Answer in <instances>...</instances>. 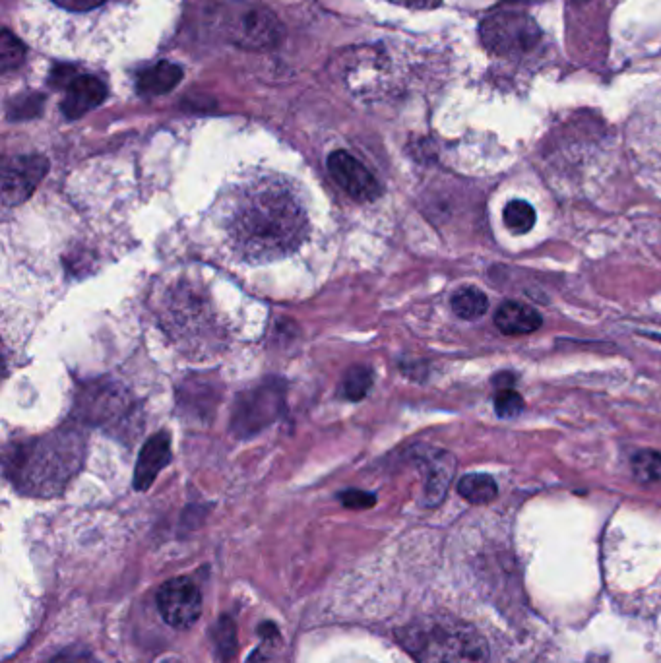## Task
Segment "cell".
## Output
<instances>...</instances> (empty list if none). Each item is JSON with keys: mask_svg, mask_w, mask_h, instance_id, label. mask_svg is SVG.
<instances>
[{"mask_svg": "<svg viewBox=\"0 0 661 663\" xmlns=\"http://www.w3.org/2000/svg\"><path fill=\"white\" fill-rule=\"evenodd\" d=\"M658 340H661V336H660V338H658Z\"/></svg>", "mask_w": 661, "mask_h": 663, "instance_id": "4dcf8cb0", "label": "cell"}, {"mask_svg": "<svg viewBox=\"0 0 661 663\" xmlns=\"http://www.w3.org/2000/svg\"><path fill=\"white\" fill-rule=\"evenodd\" d=\"M632 472L642 483H661V454L656 450H640L632 458Z\"/></svg>", "mask_w": 661, "mask_h": 663, "instance_id": "7402d4cb", "label": "cell"}, {"mask_svg": "<svg viewBox=\"0 0 661 663\" xmlns=\"http://www.w3.org/2000/svg\"><path fill=\"white\" fill-rule=\"evenodd\" d=\"M86 441L76 429H59L32 442L12 444L4 470L12 483L32 497H55L78 474Z\"/></svg>", "mask_w": 661, "mask_h": 663, "instance_id": "7a4b0ae2", "label": "cell"}, {"mask_svg": "<svg viewBox=\"0 0 661 663\" xmlns=\"http://www.w3.org/2000/svg\"><path fill=\"white\" fill-rule=\"evenodd\" d=\"M212 640L223 663L229 662L237 652V625L231 617L223 615L212 629Z\"/></svg>", "mask_w": 661, "mask_h": 663, "instance_id": "ffe728a7", "label": "cell"}, {"mask_svg": "<svg viewBox=\"0 0 661 663\" xmlns=\"http://www.w3.org/2000/svg\"><path fill=\"white\" fill-rule=\"evenodd\" d=\"M427 481H425V503L429 506H437L446 497V491L450 487V481L456 470V460L448 452H431L421 458Z\"/></svg>", "mask_w": 661, "mask_h": 663, "instance_id": "5bb4252c", "label": "cell"}, {"mask_svg": "<svg viewBox=\"0 0 661 663\" xmlns=\"http://www.w3.org/2000/svg\"><path fill=\"white\" fill-rule=\"evenodd\" d=\"M495 410H497V415L504 419L516 417L524 410V398L518 392H514L512 388H501L495 396Z\"/></svg>", "mask_w": 661, "mask_h": 663, "instance_id": "cb8c5ba5", "label": "cell"}, {"mask_svg": "<svg viewBox=\"0 0 661 663\" xmlns=\"http://www.w3.org/2000/svg\"><path fill=\"white\" fill-rule=\"evenodd\" d=\"M458 493L472 505H487L497 499L499 489L491 475L468 474L458 481Z\"/></svg>", "mask_w": 661, "mask_h": 663, "instance_id": "e0dca14e", "label": "cell"}, {"mask_svg": "<svg viewBox=\"0 0 661 663\" xmlns=\"http://www.w3.org/2000/svg\"><path fill=\"white\" fill-rule=\"evenodd\" d=\"M171 462V437L165 431H159L144 442L136 470H134V489L148 491L156 481L159 472Z\"/></svg>", "mask_w": 661, "mask_h": 663, "instance_id": "7c38bea8", "label": "cell"}, {"mask_svg": "<svg viewBox=\"0 0 661 663\" xmlns=\"http://www.w3.org/2000/svg\"><path fill=\"white\" fill-rule=\"evenodd\" d=\"M328 171L334 181L357 202H373L382 194V187L375 175L359 159L344 150L330 154Z\"/></svg>", "mask_w": 661, "mask_h": 663, "instance_id": "30bf717a", "label": "cell"}, {"mask_svg": "<svg viewBox=\"0 0 661 663\" xmlns=\"http://www.w3.org/2000/svg\"><path fill=\"white\" fill-rule=\"evenodd\" d=\"M479 35L491 55L508 59L534 51L541 41L536 20L522 12H495L487 16L479 26Z\"/></svg>", "mask_w": 661, "mask_h": 663, "instance_id": "5b68a950", "label": "cell"}, {"mask_svg": "<svg viewBox=\"0 0 661 663\" xmlns=\"http://www.w3.org/2000/svg\"><path fill=\"white\" fill-rule=\"evenodd\" d=\"M41 113V97L28 95L26 101H16L10 109V119H32Z\"/></svg>", "mask_w": 661, "mask_h": 663, "instance_id": "d4e9b609", "label": "cell"}, {"mask_svg": "<svg viewBox=\"0 0 661 663\" xmlns=\"http://www.w3.org/2000/svg\"><path fill=\"white\" fill-rule=\"evenodd\" d=\"M76 417L94 427L115 429L128 423L134 413V402L125 388L111 380L88 384L76 398Z\"/></svg>", "mask_w": 661, "mask_h": 663, "instance_id": "8992f818", "label": "cell"}, {"mask_svg": "<svg viewBox=\"0 0 661 663\" xmlns=\"http://www.w3.org/2000/svg\"><path fill=\"white\" fill-rule=\"evenodd\" d=\"M541 324L543 320L536 309L518 301H506L495 315V326L506 336L534 334Z\"/></svg>", "mask_w": 661, "mask_h": 663, "instance_id": "9a60e30c", "label": "cell"}, {"mask_svg": "<svg viewBox=\"0 0 661 663\" xmlns=\"http://www.w3.org/2000/svg\"><path fill=\"white\" fill-rule=\"evenodd\" d=\"M24 61V45L8 32L2 30L0 37V70L6 74L14 68H18Z\"/></svg>", "mask_w": 661, "mask_h": 663, "instance_id": "603a6c76", "label": "cell"}, {"mask_svg": "<svg viewBox=\"0 0 661 663\" xmlns=\"http://www.w3.org/2000/svg\"><path fill=\"white\" fill-rule=\"evenodd\" d=\"M225 231L231 249L245 260L270 262L301 249L309 237V214L289 181L258 177L233 192Z\"/></svg>", "mask_w": 661, "mask_h": 663, "instance_id": "6da1fadb", "label": "cell"}, {"mask_svg": "<svg viewBox=\"0 0 661 663\" xmlns=\"http://www.w3.org/2000/svg\"><path fill=\"white\" fill-rule=\"evenodd\" d=\"M183 80V68L169 61H159L158 64L142 70L136 80V88L142 95H163L179 86Z\"/></svg>", "mask_w": 661, "mask_h": 663, "instance_id": "2e32d148", "label": "cell"}, {"mask_svg": "<svg viewBox=\"0 0 661 663\" xmlns=\"http://www.w3.org/2000/svg\"><path fill=\"white\" fill-rule=\"evenodd\" d=\"M49 663H95V658L82 648H68L63 650L61 654H57Z\"/></svg>", "mask_w": 661, "mask_h": 663, "instance_id": "4316f807", "label": "cell"}, {"mask_svg": "<svg viewBox=\"0 0 661 663\" xmlns=\"http://www.w3.org/2000/svg\"><path fill=\"white\" fill-rule=\"evenodd\" d=\"M390 2L410 10H433L441 4V0H390Z\"/></svg>", "mask_w": 661, "mask_h": 663, "instance_id": "f1b7e54d", "label": "cell"}, {"mask_svg": "<svg viewBox=\"0 0 661 663\" xmlns=\"http://www.w3.org/2000/svg\"><path fill=\"white\" fill-rule=\"evenodd\" d=\"M107 97V86L95 76H72L66 82V95L63 101L64 117L76 121L99 107Z\"/></svg>", "mask_w": 661, "mask_h": 663, "instance_id": "8fae6325", "label": "cell"}, {"mask_svg": "<svg viewBox=\"0 0 661 663\" xmlns=\"http://www.w3.org/2000/svg\"><path fill=\"white\" fill-rule=\"evenodd\" d=\"M417 663H487L489 648L470 625L452 619L417 621L396 632Z\"/></svg>", "mask_w": 661, "mask_h": 663, "instance_id": "3957f363", "label": "cell"}, {"mask_svg": "<svg viewBox=\"0 0 661 663\" xmlns=\"http://www.w3.org/2000/svg\"><path fill=\"white\" fill-rule=\"evenodd\" d=\"M503 218L504 225L516 235H524V233L532 231L537 220L534 206L526 200H510L504 206Z\"/></svg>", "mask_w": 661, "mask_h": 663, "instance_id": "d6986e66", "label": "cell"}, {"mask_svg": "<svg viewBox=\"0 0 661 663\" xmlns=\"http://www.w3.org/2000/svg\"><path fill=\"white\" fill-rule=\"evenodd\" d=\"M179 406L196 419H206L220 404V386L214 380L189 379L177 390Z\"/></svg>", "mask_w": 661, "mask_h": 663, "instance_id": "4fadbf2b", "label": "cell"}, {"mask_svg": "<svg viewBox=\"0 0 661 663\" xmlns=\"http://www.w3.org/2000/svg\"><path fill=\"white\" fill-rule=\"evenodd\" d=\"M49 171L43 156H16L4 163L2 171V206L12 208L26 202L41 185Z\"/></svg>", "mask_w": 661, "mask_h": 663, "instance_id": "9c48e42d", "label": "cell"}, {"mask_svg": "<svg viewBox=\"0 0 661 663\" xmlns=\"http://www.w3.org/2000/svg\"><path fill=\"white\" fill-rule=\"evenodd\" d=\"M53 2L70 12H88V10L101 6L105 0H53Z\"/></svg>", "mask_w": 661, "mask_h": 663, "instance_id": "83f0119b", "label": "cell"}, {"mask_svg": "<svg viewBox=\"0 0 661 663\" xmlns=\"http://www.w3.org/2000/svg\"><path fill=\"white\" fill-rule=\"evenodd\" d=\"M247 663H274L272 662V656H270V648H268V644L258 646V648L252 652V656L247 660Z\"/></svg>", "mask_w": 661, "mask_h": 663, "instance_id": "f546056e", "label": "cell"}, {"mask_svg": "<svg viewBox=\"0 0 661 663\" xmlns=\"http://www.w3.org/2000/svg\"><path fill=\"white\" fill-rule=\"evenodd\" d=\"M340 501L342 505L347 506V508H353V510H363V508H371L377 503V497L373 493H367V491H355V489H349V491H344L340 495Z\"/></svg>", "mask_w": 661, "mask_h": 663, "instance_id": "484cf974", "label": "cell"}, {"mask_svg": "<svg viewBox=\"0 0 661 663\" xmlns=\"http://www.w3.org/2000/svg\"><path fill=\"white\" fill-rule=\"evenodd\" d=\"M284 410V380L278 377L262 380L237 396L231 411V433L239 439H251L274 425Z\"/></svg>", "mask_w": 661, "mask_h": 663, "instance_id": "277c9868", "label": "cell"}, {"mask_svg": "<svg viewBox=\"0 0 661 663\" xmlns=\"http://www.w3.org/2000/svg\"><path fill=\"white\" fill-rule=\"evenodd\" d=\"M489 299L487 295L477 287H462L452 295V311L464 320H475L487 313Z\"/></svg>", "mask_w": 661, "mask_h": 663, "instance_id": "ac0fdd59", "label": "cell"}, {"mask_svg": "<svg viewBox=\"0 0 661 663\" xmlns=\"http://www.w3.org/2000/svg\"><path fill=\"white\" fill-rule=\"evenodd\" d=\"M158 609L167 625L187 631L202 613V596L198 586L183 576L167 580L159 588Z\"/></svg>", "mask_w": 661, "mask_h": 663, "instance_id": "ba28073f", "label": "cell"}, {"mask_svg": "<svg viewBox=\"0 0 661 663\" xmlns=\"http://www.w3.org/2000/svg\"><path fill=\"white\" fill-rule=\"evenodd\" d=\"M373 386V371L367 365H353L344 377V396L351 402H359Z\"/></svg>", "mask_w": 661, "mask_h": 663, "instance_id": "44dd1931", "label": "cell"}, {"mask_svg": "<svg viewBox=\"0 0 661 663\" xmlns=\"http://www.w3.org/2000/svg\"><path fill=\"white\" fill-rule=\"evenodd\" d=\"M225 32L235 45L260 51L278 45L284 28L272 10L264 6H243L227 16Z\"/></svg>", "mask_w": 661, "mask_h": 663, "instance_id": "52a82bcc", "label": "cell"}]
</instances>
